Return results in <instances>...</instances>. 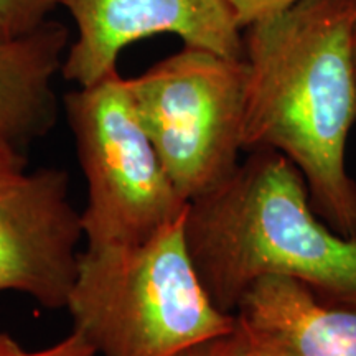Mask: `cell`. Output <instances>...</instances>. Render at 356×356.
Here are the masks:
<instances>
[{"label": "cell", "instance_id": "cell-3", "mask_svg": "<svg viewBox=\"0 0 356 356\" xmlns=\"http://www.w3.org/2000/svg\"><path fill=\"white\" fill-rule=\"evenodd\" d=\"M184 221L137 244L81 249L65 309L96 355L180 356L233 333L236 315L204 291Z\"/></svg>", "mask_w": 356, "mask_h": 356}, {"label": "cell", "instance_id": "cell-7", "mask_svg": "<svg viewBox=\"0 0 356 356\" xmlns=\"http://www.w3.org/2000/svg\"><path fill=\"white\" fill-rule=\"evenodd\" d=\"M81 241L68 172H29L0 198V292L26 296L47 310L65 309Z\"/></svg>", "mask_w": 356, "mask_h": 356}, {"label": "cell", "instance_id": "cell-2", "mask_svg": "<svg viewBox=\"0 0 356 356\" xmlns=\"http://www.w3.org/2000/svg\"><path fill=\"white\" fill-rule=\"evenodd\" d=\"M184 233L204 291L226 314L262 277L356 304V236L317 215L304 175L277 150H251L229 178L190 202Z\"/></svg>", "mask_w": 356, "mask_h": 356}, {"label": "cell", "instance_id": "cell-12", "mask_svg": "<svg viewBox=\"0 0 356 356\" xmlns=\"http://www.w3.org/2000/svg\"><path fill=\"white\" fill-rule=\"evenodd\" d=\"M229 356H292L282 346L274 343L249 328L248 325L239 322L236 317V327L231 333V353Z\"/></svg>", "mask_w": 356, "mask_h": 356}, {"label": "cell", "instance_id": "cell-1", "mask_svg": "<svg viewBox=\"0 0 356 356\" xmlns=\"http://www.w3.org/2000/svg\"><path fill=\"white\" fill-rule=\"evenodd\" d=\"M356 0H302L243 30V150L273 149L304 175L317 215L356 236L346 142L356 124Z\"/></svg>", "mask_w": 356, "mask_h": 356}, {"label": "cell", "instance_id": "cell-13", "mask_svg": "<svg viewBox=\"0 0 356 356\" xmlns=\"http://www.w3.org/2000/svg\"><path fill=\"white\" fill-rule=\"evenodd\" d=\"M26 165L24 149L0 137V198L24 180L29 173Z\"/></svg>", "mask_w": 356, "mask_h": 356}, {"label": "cell", "instance_id": "cell-6", "mask_svg": "<svg viewBox=\"0 0 356 356\" xmlns=\"http://www.w3.org/2000/svg\"><path fill=\"white\" fill-rule=\"evenodd\" d=\"M78 37L68 47L61 74L91 86L113 71L129 44L173 33L188 47L234 60L244 58L243 29L228 0H60Z\"/></svg>", "mask_w": 356, "mask_h": 356}, {"label": "cell", "instance_id": "cell-10", "mask_svg": "<svg viewBox=\"0 0 356 356\" xmlns=\"http://www.w3.org/2000/svg\"><path fill=\"white\" fill-rule=\"evenodd\" d=\"M60 0H0V38L24 37L40 29Z\"/></svg>", "mask_w": 356, "mask_h": 356}, {"label": "cell", "instance_id": "cell-15", "mask_svg": "<svg viewBox=\"0 0 356 356\" xmlns=\"http://www.w3.org/2000/svg\"><path fill=\"white\" fill-rule=\"evenodd\" d=\"M231 353V333L216 340L207 341L191 348L180 356H229Z\"/></svg>", "mask_w": 356, "mask_h": 356}, {"label": "cell", "instance_id": "cell-5", "mask_svg": "<svg viewBox=\"0 0 356 356\" xmlns=\"http://www.w3.org/2000/svg\"><path fill=\"white\" fill-rule=\"evenodd\" d=\"M246 84L244 58L188 44L127 78L142 127L186 203L216 188L238 168Z\"/></svg>", "mask_w": 356, "mask_h": 356}, {"label": "cell", "instance_id": "cell-11", "mask_svg": "<svg viewBox=\"0 0 356 356\" xmlns=\"http://www.w3.org/2000/svg\"><path fill=\"white\" fill-rule=\"evenodd\" d=\"M0 356H97L95 348L81 333L71 330L68 337L47 348L26 350L15 338L7 333H0Z\"/></svg>", "mask_w": 356, "mask_h": 356}, {"label": "cell", "instance_id": "cell-14", "mask_svg": "<svg viewBox=\"0 0 356 356\" xmlns=\"http://www.w3.org/2000/svg\"><path fill=\"white\" fill-rule=\"evenodd\" d=\"M236 19L244 30L257 20L274 15L286 8L296 6L302 0H228Z\"/></svg>", "mask_w": 356, "mask_h": 356}, {"label": "cell", "instance_id": "cell-8", "mask_svg": "<svg viewBox=\"0 0 356 356\" xmlns=\"http://www.w3.org/2000/svg\"><path fill=\"white\" fill-rule=\"evenodd\" d=\"M234 315L292 356H356V304L323 300L297 280H256Z\"/></svg>", "mask_w": 356, "mask_h": 356}, {"label": "cell", "instance_id": "cell-9", "mask_svg": "<svg viewBox=\"0 0 356 356\" xmlns=\"http://www.w3.org/2000/svg\"><path fill=\"white\" fill-rule=\"evenodd\" d=\"M68 30L47 20L35 32L0 38V137L24 149L56 122L55 76L68 51Z\"/></svg>", "mask_w": 356, "mask_h": 356}, {"label": "cell", "instance_id": "cell-16", "mask_svg": "<svg viewBox=\"0 0 356 356\" xmlns=\"http://www.w3.org/2000/svg\"><path fill=\"white\" fill-rule=\"evenodd\" d=\"M355 61H356V32H355Z\"/></svg>", "mask_w": 356, "mask_h": 356}, {"label": "cell", "instance_id": "cell-4", "mask_svg": "<svg viewBox=\"0 0 356 356\" xmlns=\"http://www.w3.org/2000/svg\"><path fill=\"white\" fill-rule=\"evenodd\" d=\"M65 111L84 184L79 211L86 248L147 241L185 216L186 207L163 170L129 95L113 71L65 96Z\"/></svg>", "mask_w": 356, "mask_h": 356}]
</instances>
